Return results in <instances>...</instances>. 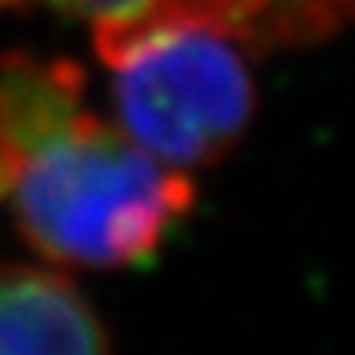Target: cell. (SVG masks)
Masks as SVG:
<instances>
[{"label":"cell","instance_id":"obj_1","mask_svg":"<svg viewBox=\"0 0 355 355\" xmlns=\"http://www.w3.org/2000/svg\"><path fill=\"white\" fill-rule=\"evenodd\" d=\"M83 79L69 60H0V207L53 263H145L191 214L194 184L86 109Z\"/></svg>","mask_w":355,"mask_h":355},{"label":"cell","instance_id":"obj_2","mask_svg":"<svg viewBox=\"0 0 355 355\" xmlns=\"http://www.w3.org/2000/svg\"><path fill=\"white\" fill-rule=\"evenodd\" d=\"M112 69L119 128L155 162L191 175L243 139L257 92L247 43L207 20L168 17L96 26Z\"/></svg>","mask_w":355,"mask_h":355},{"label":"cell","instance_id":"obj_3","mask_svg":"<svg viewBox=\"0 0 355 355\" xmlns=\"http://www.w3.org/2000/svg\"><path fill=\"white\" fill-rule=\"evenodd\" d=\"M0 355H112V343L76 283L40 266H0Z\"/></svg>","mask_w":355,"mask_h":355},{"label":"cell","instance_id":"obj_4","mask_svg":"<svg viewBox=\"0 0 355 355\" xmlns=\"http://www.w3.org/2000/svg\"><path fill=\"white\" fill-rule=\"evenodd\" d=\"M165 17H191L230 30L254 50L326 40L349 17V0H175Z\"/></svg>","mask_w":355,"mask_h":355},{"label":"cell","instance_id":"obj_5","mask_svg":"<svg viewBox=\"0 0 355 355\" xmlns=\"http://www.w3.org/2000/svg\"><path fill=\"white\" fill-rule=\"evenodd\" d=\"M7 7H50L60 13L86 17L92 26L115 24V20H132V17H152L168 10L175 0H0Z\"/></svg>","mask_w":355,"mask_h":355}]
</instances>
